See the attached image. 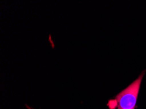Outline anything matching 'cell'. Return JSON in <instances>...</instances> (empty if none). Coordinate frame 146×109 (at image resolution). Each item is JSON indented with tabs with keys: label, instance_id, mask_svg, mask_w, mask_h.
Here are the masks:
<instances>
[{
	"label": "cell",
	"instance_id": "1",
	"mask_svg": "<svg viewBox=\"0 0 146 109\" xmlns=\"http://www.w3.org/2000/svg\"><path fill=\"white\" fill-rule=\"evenodd\" d=\"M145 71H143L138 79L125 90L118 93L115 98L108 102V107L115 104L117 109H135L136 108V102L140 91V86Z\"/></svg>",
	"mask_w": 146,
	"mask_h": 109
}]
</instances>
